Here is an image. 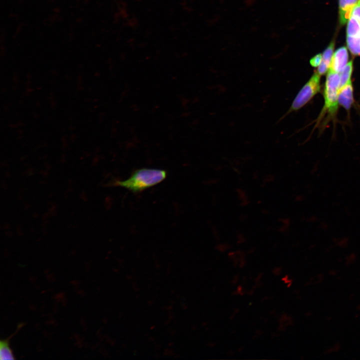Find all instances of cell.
Instances as JSON below:
<instances>
[{"mask_svg": "<svg viewBox=\"0 0 360 360\" xmlns=\"http://www.w3.org/2000/svg\"><path fill=\"white\" fill-rule=\"evenodd\" d=\"M348 60V52L346 48L342 46L338 48L333 54L330 70L336 72H341L346 66Z\"/></svg>", "mask_w": 360, "mask_h": 360, "instance_id": "obj_4", "label": "cell"}, {"mask_svg": "<svg viewBox=\"0 0 360 360\" xmlns=\"http://www.w3.org/2000/svg\"><path fill=\"white\" fill-rule=\"evenodd\" d=\"M352 16L355 17L360 22V0H358L354 6L352 10Z\"/></svg>", "mask_w": 360, "mask_h": 360, "instance_id": "obj_13", "label": "cell"}, {"mask_svg": "<svg viewBox=\"0 0 360 360\" xmlns=\"http://www.w3.org/2000/svg\"><path fill=\"white\" fill-rule=\"evenodd\" d=\"M322 60V54H319L312 58L310 61V65L313 67L318 66Z\"/></svg>", "mask_w": 360, "mask_h": 360, "instance_id": "obj_12", "label": "cell"}, {"mask_svg": "<svg viewBox=\"0 0 360 360\" xmlns=\"http://www.w3.org/2000/svg\"><path fill=\"white\" fill-rule=\"evenodd\" d=\"M167 176L164 170L142 168L135 170L124 180H117L114 184L133 192H139L162 182Z\"/></svg>", "mask_w": 360, "mask_h": 360, "instance_id": "obj_1", "label": "cell"}, {"mask_svg": "<svg viewBox=\"0 0 360 360\" xmlns=\"http://www.w3.org/2000/svg\"><path fill=\"white\" fill-rule=\"evenodd\" d=\"M334 46V42H332L322 54V60L316 72L320 76L324 74L330 68Z\"/></svg>", "mask_w": 360, "mask_h": 360, "instance_id": "obj_7", "label": "cell"}, {"mask_svg": "<svg viewBox=\"0 0 360 360\" xmlns=\"http://www.w3.org/2000/svg\"><path fill=\"white\" fill-rule=\"evenodd\" d=\"M338 102L346 110H349L351 108L354 102L353 87L351 81L340 89Z\"/></svg>", "mask_w": 360, "mask_h": 360, "instance_id": "obj_5", "label": "cell"}, {"mask_svg": "<svg viewBox=\"0 0 360 360\" xmlns=\"http://www.w3.org/2000/svg\"><path fill=\"white\" fill-rule=\"evenodd\" d=\"M346 34L347 36H360V22L352 16H351L348 20Z\"/></svg>", "mask_w": 360, "mask_h": 360, "instance_id": "obj_8", "label": "cell"}, {"mask_svg": "<svg viewBox=\"0 0 360 360\" xmlns=\"http://www.w3.org/2000/svg\"><path fill=\"white\" fill-rule=\"evenodd\" d=\"M346 42L348 48L354 56H360V36H347Z\"/></svg>", "mask_w": 360, "mask_h": 360, "instance_id": "obj_10", "label": "cell"}, {"mask_svg": "<svg viewBox=\"0 0 360 360\" xmlns=\"http://www.w3.org/2000/svg\"><path fill=\"white\" fill-rule=\"evenodd\" d=\"M340 76L332 70H329L325 82L324 96V104L322 114L327 112L335 114L338 108V96L340 90Z\"/></svg>", "mask_w": 360, "mask_h": 360, "instance_id": "obj_2", "label": "cell"}, {"mask_svg": "<svg viewBox=\"0 0 360 360\" xmlns=\"http://www.w3.org/2000/svg\"><path fill=\"white\" fill-rule=\"evenodd\" d=\"M358 0H340V21L343 24L348 20Z\"/></svg>", "mask_w": 360, "mask_h": 360, "instance_id": "obj_6", "label": "cell"}, {"mask_svg": "<svg viewBox=\"0 0 360 360\" xmlns=\"http://www.w3.org/2000/svg\"><path fill=\"white\" fill-rule=\"evenodd\" d=\"M0 358L1 360H14V356L8 346V339L0 342Z\"/></svg>", "mask_w": 360, "mask_h": 360, "instance_id": "obj_11", "label": "cell"}, {"mask_svg": "<svg viewBox=\"0 0 360 360\" xmlns=\"http://www.w3.org/2000/svg\"><path fill=\"white\" fill-rule=\"evenodd\" d=\"M353 70V62L350 60L348 62L340 74V89L350 82V78Z\"/></svg>", "mask_w": 360, "mask_h": 360, "instance_id": "obj_9", "label": "cell"}, {"mask_svg": "<svg viewBox=\"0 0 360 360\" xmlns=\"http://www.w3.org/2000/svg\"><path fill=\"white\" fill-rule=\"evenodd\" d=\"M320 90V75L315 72L294 98L285 116L304 106Z\"/></svg>", "mask_w": 360, "mask_h": 360, "instance_id": "obj_3", "label": "cell"}]
</instances>
